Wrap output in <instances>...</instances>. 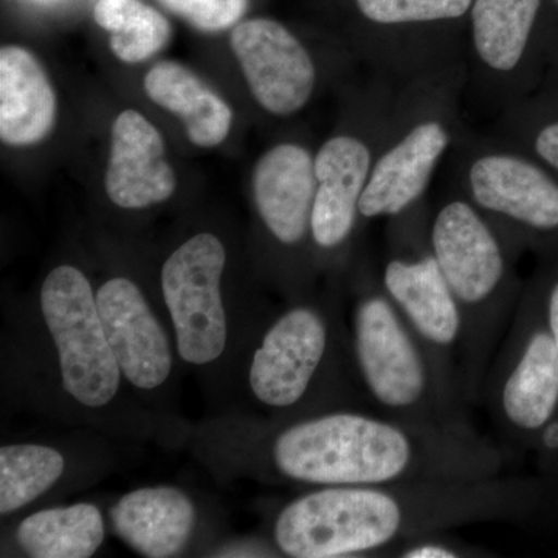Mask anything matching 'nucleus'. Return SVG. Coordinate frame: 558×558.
<instances>
[{
    "instance_id": "f257e3e1",
    "label": "nucleus",
    "mask_w": 558,
    "mask_h": 558,
    "mask_svg": "<svg viewBox=\"0 0 558 558\" xmlns=\"http://www.w3.org/2000/svg\"><path fill=\"white\" fill-rule=\"evenodd\" d=\"M546 490L539 478L505 475L319 487L279 512L274 537L292 558L380 556L447 529L526 519L542 508Z\"/></svg>"
},
{
    "instance_id": "f03ea898",
    "label": "nucleus",
    "mask_w": 558,
    "mask_h": 558,
    "mask_svg": "<svg viewBox=\"0 0 558 558\" xmlns=\"http://www.w3.org/2000/svg\"><path fill=\"white\" fill-rule=\"evenodd\" d=\"M270 454L282 478L315 487L487 480L506 464L505 450L472 425L355 410L292 422L275 436Z\"/></svg>"
},
{
    "instance_id": "7ed1b4c3",
    "label": "nucleus",
    "mask_w": 558,
    "mask_h": 558,
    "mask_svg": "<svg viewBox=\"0 0 558 558\" xmlns=\"http://www.w3.org/2000/svg\"><path fill=\"white\" fill-rule=\"evenodd\" d=\"M429 240L461 315L462 399L465 405H475L519 307L509 292L505 252L486 220L459 201L440 209Z\"/></svg>"
},
{
    "instance_id": "20e7f679",
    "label": "nucleus",
    "mask_w": 558,
    "mask_h": 558,
    "mask_svg": "<svg viewBox=\"0 0 558 558\" xmlns=\"http://www.w3.org/2000/svg\"><path fill=\"white\" fill-rule=\"evenodd\" d=\"M351 325L355 373L380 413L428 424L470 425L465 410L447 398L427 349L384 288L360 296Z\"/></svg>"
},
{
    "instance_id": "39448f33",
    "label": "nucleus",
    "mask_w": 558,
    "mask_h": 558,
    "mask_svg": "<svg viewBox=\"0 0 558 558\" xmlns=\"http://www.w3.org/2000/svg\"><path fill=\"white\" fill-rule=\"evenodd\" d=\"M488 411L513 449L532 440L558 410V351L537 293L520 301L484 380Z\"/></svg>"
},
{
    "instance_id": "423d86ee",
    "label": "nucleus",
    "mask_w": 558,
    "mask_h": 558,
    "mask_svg": "<svg viewBox=\"0 0 558 558\" xmlns=\"http://www.w3.org/2000/svg\"><path fill=\"white\" fill-rule=\"evenodd\" d=\"M40 310L60 355L62 387L81 405H108L119 391L121 369L89 279L72 266L51 270L40 289Z\"/></svg>"
},
{
    "instance_id": "0eeeda50",
    "label": "nucleus",
    "mask_w": 558,
    "mask_h": 558,
    "mask_svg": "<svg viewBox=\"0 0 558 558\" xmlns=\"http://www.w3.org/2000/svg\"><path fill=\"white\" fill-rule=\"evenodd\" d=\"M226 260L222 242L201 233L180 245L161 270L179 354L191 365H208L226 349L227 315L220 296Z\"/></svg>"
},
{
    "instance_id": "6e6552de",
    "label": "nucleus",
    "mask_w": 558,
    "mask_h": 558,
    "mask_svg": "<svg viewBox=\"0 0 558 558\" xmlns=\"http://www.w3.org/2000/svg\"><path fill=\"white\" fill-rule=\"evenodd\" d=\"M330 315L310 304L275 319L253 355L248 381L264 405L288 411L304 405L333 354Z\"/></svg>"
},
{
    "instance_id": "1a4fd4ad",
    "label": "nucleus",
    "mask_w": 558,
    "mask_h": 558,
    "mask_svg": "<svg viewBox=\"0 0 558 558\" xmlns=\"http://www.w3.org/2000/svg\"><path fill=\"white\" fill-rule=\"evenodd\" d=\"M381 288L427 349L447 398L468 409L459 385L461 315L433 252L413 260L389 259Z\"/></svg>"
},
{
    "instance_id": "9d476101",
    "label": "nucleus",
    "mask_w": 558,
    "mask_h": 558,
    "mask_svg": "<svg viewBox=\"0 0 558 558\" xmlns=\"http://www.w3.org/2000/svg\"><path fill=\"white\" fill-rule=\"evenodd\" d=\"M230 46L253 97L264 109L286 117L310 101L314 62L284 25L263 17L242 22L231 32Z\"/></svg>"
},
{
    "instance_id": "9b49d317",
    "label": "nucleus",
    "mask_w": 558,
    "mask_h": 558,
    "mask_svg": "<svg viewBox=\"0 0 558 558\" xmlns=\"http://www.w3.org/2000/svg\"><path fill=\"white\" fill-rule=\"evenodd\" d=\"M95 299L123 376L140 389L159 388L170 377L171 349L142 290L130 279L113 278Z\"/></svg>"
},
{
    "instance_id": "f8f14e48",
    "label": "nucleus",
    "mask_w": 558,
    "mask_h": 558,
    "mask_svg": "<svg viewBox=\"0 0 558 558\" xmlns=\"http://www.w3.org/2000/svg\"><path fill=\"white\" fill-rule=\"evenodd\" d=\"M175 185L160 132L137 110L121 112L113 121L105 178L109 199L120 208H148L170 199Z\"/></svg>"
},
{
    "instance_id": "ddd939ff",
    "label": "nucleus",
    "mask_w": 558,
    "mask_h": 558,
    "mask_svg": "<svg viewBox=\"0 0 558 558\" xmlns=\"http://www.w3.org/2000/svg\"><path fill=\"white\" fill-rule=\"evenodd\" d=\"M317 193L315 161L310 150L282 143L267 150L253 172L256 208L275 240L300 244L311 230Z\"/></svg>"
},
{
    "instance_id": "4468645a",
    "label": "nucleus",
    "mask_w": 558,
    "mask_h": 558,
    "mask_svg": "<svg viewBox=\"0 0 558 558\" xmlns=\"http://www.w3.org/2000/svg\"><path fill=\"white\" fill-rule=\"evenodd\" d=\"M481 208L539 233L558 231V185L535 165L512 156H487L470 170Z\"/></svg>"
},
{
    "instance_id": "2eb2a0df",
    "label": "nucleus",
    "mask_w": 558,
    "mask_h": 558,
    "mask_svg": "<svg viewBox=\"0 0 558 558\" xmlns=\"http://www.w3.org/2000/svg\"><path fill=\"white\" fill-rule=\"evenodd\" d=\"M369 165V150L357 138H330L319 149L315 159L317 193L311 219L312 238L319 248L340 247L351 236Z\"/></svg>"
},
{
    "instance_id": "dca6fc26",
    "label": "nucleus",
    "mask_w": 558,
    "mask_h": 558,
    "mask_svg": "<svg viewBox=\"0 0 558 558\" xmlns=\"http://www.w3.org/2000/svg\"><path fill=\"white\" fill-rule=\"evenodd\" d=\"M449 137L439 123L414 128L374 168L359 202L363 218L400 215L422 196Z\"/></svg>"
},
{
    "instance_id": "f3484780",
    "label": "nucleus",
    "mask_w": 558,
    "mask_h": 558,
    "mask_svg": "<svg viewBox=\"0 0 558 558\" xmlns=\"http://www.w3.org/2000/svg\"><path fill=\"white\" fill-rule=\"evenodd\" d=\"M117 535L140 556L175 557L196 523L193 501L174 487H145L119 499L110 510Z\"/></svg>"
},
{
    "instance_id": "a211bd4d",
    "label": "nucleus",
    "mask_w": 558,
    "mask_h": 558,
    "mask_svg": "<svg viewBox=\"0 0 558 558\" xmlns=\"http://www.w3.org/2000/svg\"><path fill=\"white\" fill-rule=\"evenodd\" d=\"M57 121V97L46 70L32 51L0 50V138L5 145L43 142Z\"/></svg>"
},
{
    "instance_id": "6ab92c4d",
    "label": "nucleus",
    "mask_w": 558,
    "mask_h": 558,
    "mask_svg": "<svg viewBox=\"0 0 558 558\" xmlns=\"http://www.w3.org/2000/svg\"><path fill=\"white\" fill-rule=\"evenodd\" d=\"M143 84L150 100L182 119L194 145L215 148L230 134L233 123L230 106L180 62H157L146 73Z\"/></svg>"
},
{
    "instance_id": "aec40b11",
    "label": "nucleus",
    "mask_w": 558,
    "mask_h": 558,
    "mask_svg": "<svg viewBox=\"0 0 558 558\" xmlns=\"http://www.w3.org/2000/svg\"><path fill=\"white\" fill-rule=\"evenodd\" d=\"M17 543L35 558H89L105 542V521L94 505L40 510L17 527Z\"/></svg>"
},
{
    "instance_id": "412c9836",
    "label": "nucleus",
    "mask_w": 558,
    "mask_h": 558,
    "mask_svg": "<svg viewBox=\"0 0 558 558\" xmlns=\"http://www.w3.org/2000/svg\"><path fill=\"white\" fill-rule=\"evenodd\" d=\"M542 0H476L473 38L481 60L492 69L517 68L537 17Z\"/></svg>"
},
{
    "instance_id": "4be33fe9",
    "label": "nucleus",
    "mask_w": 558,
    "mask_h": 558,
    "mask_svg": "<svg viewBox=\"0 0 558 558\" xmlns=\"http://www.w3.org/2000/svg\"><path fill=\"white\" fill-rule=\"evenodd\" d=\"M94 20L109 32L110 50L126 64L148 61L171 38L167 17L140 0H98Z\"/></svg>"
},
{
    "instance_id": "5701e85b",
    "label": "nucleus",
    "mask_w": 558,
    "mask_h": 558,
    "mask_svg": "<svg viewBox=\"0 0 558 558\" xmlns=\"http://www.w3.org/2000/svg\"><path fill=\"white\" fill-rule=\"evenodd\" d=\"M60 451L36 444H16L0 449V513L31 505L64 473Z\"/></svg>"
},
{
    "instance_id": "b1692460",
    "label": "nucleus",
    "mask_w": 558,
    "mask_h": 558,
    "mask_svg": "<svg viewBox=\"0 0 558 558\" xmlns=\"http://www.w3.org/2000/svg\"><path fill=\"white\" fill-rule=\"evenodd\" d=\"M472 0H357L360 11L377 24L454 20Z\"/></svg>"
},
{
    "instance_id": "393cba45",
    "label": "nucleus",
    "mask_w": 558,
    "mask_h": 558,
    "mask_svg": "<svg viewBox=\"0 0 558 558\" xmlns=\"http://www.w3.org/2000/svg\"><path fill=\"white\" fill-rule=\"evenodd\" d=\"M165 9L201 32L216 33L236 27L248 0H159Z\"/></svg>"
},
{
    "instance_id": "a878e982",
    "label": "nucleus",
    "mask_w": 558,
    "mask_h": 558,
    "mask_svg": "<svg viewBox=\"0 0 558 558\" xmlns=\"http://www.w3.org/2000/svg\"><path fill=\"white\" fill-rule=\"evenodd\" d=\"M531 451L537 459L539 481L546 488L558 486V410L535 435Z\"/></svg>"
},
{
    "instance_id": "bb28decb",
    "label": "nucleus",
    "mask_w": 558,
    "mask_h": 558,
    "mask_svg": "<svg viewBox=\"0 0 558 558\" xmlns=\"http://www.w3.org/2000/svg\"><path fill=\"white\" fill-rule=\"evenodd\" d=\"M395 556L402 558H459L468 557L469 553L447 539H440L438 534H433L403 543L396 550Z\"/></svg>"
},
{
    "instance_id": "cd10ccee",
    "label": "nucleus",
    "mask_w": 558,
    "mask_h": 558,
    "mask_svg": "<svg viewBox=\"0 0 558 558\" xmlns=\"http://www.w3.org/2000/svg\"><path fill=\"white\" fill-rule=\"evenodd\" d=\"M538 296L543 317H545L546 325H548L550 336H553L558 351V275L545 289L539 290Z\"/></svg>"
},
{
    "instance_id": "c85d7f7f",
    "label": "nucleus",
    "mask_w": 558,
    "mask_h": 558,
    "mask_svg": "<svg viewBox=\"0 0 558 558\" xmlns=\"http://www.w3.org/2000/svg\"><path fill=\"white\" fill-rule=\"evenodd\" d=\"M535 148L539 157L558 170V123L549 124L539 132Z\"/></svg>"
}]
</instances>
